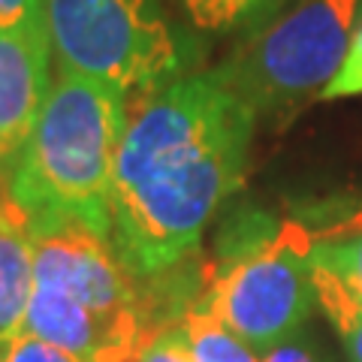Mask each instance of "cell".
<instances>
[{"instance_id": "6da1fadb", "label": "cell", "mask_w": 362, "mask_h": 362, "mask_svg": "<svg viewBox=\"0 0 362 362\" xmlns=\"http://www.w3.org/2000/svg\"><path fill=\"white\" fill-rule=\"evenodd\" d=\"M257 115L218 76L197 73L127 109L112 245L136 278L185 266L221 202L242 185Z\"/></svg>"}, {"instance_id": "7a4b0ae2", "label": "cell", "mask_w": 362, "mask_h": 362, "mask_svg": "<svg viewBox=\"0 0 362 362\" xmlns=\"http://www.w3.org/2000/svg\"><path fill=\"white\" fill-rule=\"evenodd\" d=\"M127 97L97 78L61 70L25 148L6 166L4 194L30 230L85 223L112 239V187Z\"/></svg>"}, {"instance_id": "3957f363", "label": "cell", "mask_w": 362, "mask_h": 362, "mask_svg": "<svg viewBox=\"0 0 362 362\" xmlns=\"http://www.w3.org/2000/svg\"><path fill=\"white\" fill-rule=\"evenodd\" d=\"M362 21V0H299L254 33L214 76L254 115H281L320 97Z\"/></svg>"}, {"instance_id": "277c9868", "label": "cell", "mask_w": 362, "mask_h": 362, "mask_svg": "<svg viewBox=\"0 0 362 362\" xmlns=\"http://www.w3.org/2000/svg\"><path fill=\"white\" fill-rule=\"evenodd\" d=\"M45 33L61 70L106 82L124 97L169 85L181 66L157 0H45Z\"/></svg>"}, {"instance_id": "5b68a950", "label": "cell", "mask_w": 362, "mask_h": 362, "mask_svg": "<svg viewBox=\"0 0 362 362\" xmlns=\"http://www.w3.org/2000/svg\"><path fill=\"white\" fill-rule=\"evenodd\" d=\"M197 305L263 356L299 332L317 305L314 233L299 221H281L214 269Z\"/></svg>"}, {"instance_id": "8992f818", "label": "cell", "mask_w": 362, "mask_h": 362, "mask_svg": "<svg viewBox=\"0 0 362 362\" xmlns=\"http://www.w3.org/2000/svg\"><path fill=\"white\" fill-rule=\"evenodd\" d=\"M33 233V284L54 287L97 317L118 347L145 350L157 335L142 287L109 235L85 223H52Z\"/></svg>"}, {"instance_id": "52a82bcc", "label": "cell", "mask_w": 362, "mask_h": 362, "mask_svg": "<svg viewBox=\"0 0 362 362\" xmlns=\"http://www.w3.org/2000/svg\"><path fill=\"white\" fill-rule=\"evenodd\" d=\"M52 42L45 28L0 30V166L25 148L52 90Z\"/></svg>"}, {"instance_id": "ba28073f", "label": "cell", "mask_w": 362, "mask_h": 362, "mask_svg": "<svg viewBox=\"0 0 362 362\" xmlns=\"http://www.w3.org/2000/svg\"><path fill=\"white\" fill-rule=\"evenodd\" d=\"M33 293V233L28 218L0 194V347L25 332Z\"/></svg>"}, {"instance_id": "9c48e42d", "label": "cell", "mask_w": 362, "mask_h": 362, "mask_svg": "<svg viewBox=\"0 0 362 362\" xmlns=\"http://www.w3.org/2000/svg\"><path fill=\"white\" fill-rule=\"evenodd\" d=\"M314 266L332 272L356 299H362V214L326 233H314Z\"/></svg>"}, {"instance_id": "30bf717a", "label": "cell", "mask_w": 362, "mask_h": 362, "mask_svg": "<svg viewBox=\"0 0 362 362\" xmlns=\"http://www.w3.org/2000/svg\"><path fill=\"white\" fill-rule=\"evenodd\" d=\"M314 293L320 311L338 332V341H341L347 359L362 362V299H356L332 272L320 266H314Z\"/></svg>"}, {"instance_id": "8fae6325", "label": "cell", "mask_w": 362, "mask_h": 362, "mask_svg": "<svg viewBox=\"0 0 362 362\" xmlns=\"http://www.w3.org/2000/svg\"><path fill=\"white\" fill-rule=\"evenodd\" d=\"M190 347H194L197 362H263V356L254 354L245 341H239L226 326H221L209 311H202L194 302L181 317Z\"/></svg>"}, {"instance_id": "7c38bea8", "label": "cell", "mask_w": 362, "mask_h": 362, "mask_svg": "<svg viewBox=\"0 0 362 362\" xmlns=\"http://www.w3.org/2000/svg\"><path fill=\"white\" fill-rule=\"evenodd\" d=\"M266 4L269 0H181L190 21L202 30H230L257 16V9Z\"/></svg>"}, {"instance_id": "4fadbf2b", "label": "cell", "mask_w": 362, "mask_h": 362, "mask_svg": "<svg viewBox=\"0 0 362 362\" xmlns=\"http://www.w3.org/2000/svg\"><path fill=\"white\" fill-rule=\"evenodd\" d=\"M347 97H362V21L356 25L354 37H350L347 54L332 82L323 88L320 100H347Z\"/></svg>"}, {"instance_id": "5bb4252c", "label": "cell", "mask_w": 362, "mask_h": 362, "mask_svg": "<svg viewBox=\"0 0 362 362\" xmlns=\"http://www.w3.org/2000/svg\"><path fill=\"white\" fill-rule=\"evenodd\" d=\"M139 362H197L194 347H190L181 323L163 326L148 344H145Z\"/></svg>"}, {"instance_id": "9a60e30c", "label": "cell", "mask_w": 362, "mask_h": 362, "mask_svg": "<svg viewBox=\"0 0 362 362\" xmlns=\"http://www.w3.org/2000/svg\"><path fill=\"white\" fill-rule=\"evenodd\" d=\"M4 362H76L66 350L42 341L37 335L21 332L4 347Z\"/></svg>"}, {"instance_id": "2e32d148", "label": "cell", "mask_w": 362, "mask_h": 362, "mask_svg": "<svg viewBox=\"0 0 362 362\" xmlns=\"http://www.w3.org/2000/svg\"><path fill=\"white\" fill-rule=\"evenodd\" d=\"M45 28V0H0V30Z\"/></svg>"}, {"instance_id": "e0dca14e", "label": "cell", "mask_w": 362, "mask_h": 362, "mask_svg": "<svg viewBox=\"0 0 362 362\" xmlns=\"http://www.w3.org/2000/svg\"><path fill=\"white\" fill-rule=\"evenodd\" d=\"M263 362H326V359L320 354V347L299 329L290 338H284V341H278L272 350H266Z\"/></svg>"}, {"instance_id": "ac0fdd59", "label": "cell", "mask_w": 362, "mask_h": 362, "mask_svg": "<svg viewBox=\"0 0 362 362\" xmlns=\"http://www.w3.org/2000/svg\"><path fill=\"white\" fill-rule=\"evenodd\" d=\"M0 187H4V166H0Z\"/></svg>"}, {"instance_id": "d6986e66", "label": "cell", "mask_w": 362, "mask_h": 362, "mask_svg": "<svg viewBox=\"0 0 362 362\" xmlns=\"http://www.w3.org/2000/svg\"><path fill=\"white\" fill-rule=\"evenodd\" d=\"M0 362H4V347H0Z\"/></svg>"}]
</instances>
